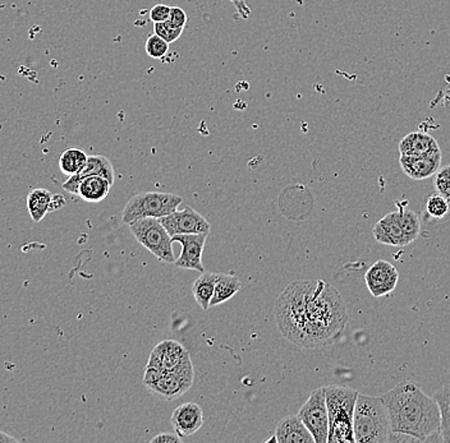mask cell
<instances>
[{"label":"cell","instance_id":"obj_1","mask_svg":"<svg viewBox=\"0 0 450 443\" xmlns=\"http://www.w3.org/2000/svg\"><path fill=\"white\" fill-rule=\"evenodd\" d=\"M275 319L288 341L302 349H317L342 336L348 313L334 286L323 280H299L277 299Z\"/></svg>","mask_w":450,"mask_h":443},{"label":"cell","instance_id":"obj_2","mask_svg":"<svg viewBox=\"0 0 450 443\" xmlns=\"http://www.w3.org/2000/svg\"><path fill=\"white\" fill-rule=\"evenodd\" d=\"M387 406L390 433H403L419 442H441V414L436 400L412 381H403L380 396Z\"/></svg>","mask_w":450,"mask_h":443},{"label":"cell","instance_id":"obj_3","mask_svg":"<svg viewBox=\"0 0 450 443\" xmlns=\"http://www.w3.org/2000/svg\"><path fill=\"white\" fill-rule=\"evenodd\" d=\"M353 434L355 443L389 442L390 422L381 398L358 393L353 412Z\"/></svg>","mask_w":450,"mask_h":443},{"label":"cell","instance_id":"obj_4","mask_svg":"<svg viewBox=\"0 0 450 443\" xmlns=\"http://www.w3.org/2000/svg\"><path fill=\"white\" fill-rule=\"evenodd\" d=\"M323 390L329 415L328 443H355L353 412L358 391L343 386H326Z\"/></svg>","mask_w":450,"mask_h":443},{"label":"cell","instance_id":"obj_5","mask_svg":"<svg viewBox=\"0 0 450 443\" xmlns=\"http://www.w3.org/2000/svg\"><path fill=\"white\" fill-rule=\"evenodd\" d=\"M193 366L192 361H188L171 371H159L155 368L146 367L144 376V385L155 395L171 401L181 398L190 390L193 383Z\"/></svg>","mask_w":450,"mask_h":443},{"label":"cell","instance_id":"obj_6","mask_svg":"<svg viewBox=\"0 0 450 443\" xmlns=\"http://www.w3.org/2000/svg\"><path fill=\"white\" fill-rule=\"evenodd\" d=\"M183 198L171 193L161 192H144L132 197L128 201L122 214V220L124 224L145 219L155 217L160 219L169 215L182 204Z\"/></svg>","mask_w":450,"mask_h":443},{"label":"cell","instance_id":"obj_7","mask_svg":"<svg viewBox=\"0 0 450 443\" xmlns=\"http://www.w3.org/2000/svg\"><path fill=\"white\" fill-rule=\"evenodd\" d=\"M129 230L136 241L146 248L159 261L165 263H174L173 241L171 235L155 217H145L128 224Z\"/></svg>","mask_w":450,"mask_h":443},{"label":"cell","instance_id":"obj_8","mask_svg":"<svg viewBox=\"0 0 450 443\" xmlns=\"http://www.w3.org/2000/svg\"><path fill=\"white\" fill-rule=\"evenodd\" d=\"M297 415L312 434L315 443H328L329 415L323 387H318L312 391Z\"/></svg>","mask_w":450,"mask_h":443},{"label":"cell","instance_id":"obj_9","mask_svg":"<svg viewBox=\"0 0 450 443\" xmlns=\"http://www.w3.org/2000/svg\"><path fill=\"white\" fill-rule=\"evenodd\" d=\"M171 236L178 234H210L209 222L196 209L186 206L182 211L176 209L169 215L158 219Z\"/></svg>","mask_w":450,"mask_h":443},{"label":"cell","instance_id":"obj_10","mask_svg":"<svg viewBox=\"0 0 450 443\" xmlns=\"http://www.w3.org/2000/svg\"><path fill=\"white\" fill-rule=\"evenodd\" d=\"M208 234H178L171 236L173 243L182 246V252L174 265L184 270H195L203 273V252Z\"/></svg>","mask_w":450,"mask_h":443},{"label":"cell","instance_id":"obj_11","mask_svg":"<svg viewBox=\"0 0 450 443\" xmlns=\"http://www.w3.org/2000/svg\"><path fill=\"white\" fill-rule=\"evenodd\" d=\"M398 270L387 261H376L365 275L368 292L375 297H384L395 290L398 285Z\"/></svg>","mask_w":450,"mask_h":443},{"label":"cell","instance_id":"obj_12","mask_svg":"<svg viewBox=\"0 0 450 443\" xmlns=\"http://www.w3.org/2000/svg\"><path fill=\"white\" fill-rule=\"evenodd\" d=\"M188 361H191L190 353L182 344L174 340H164L152 349L147 367L159 371H171Z\"/></svg>","mask_w":450,"mask_h":443},{"label":"cell","instance_id":"obj_13","mask_svg":"<svg viewBox=\"0 0 450 443\" xmlns=\"http://www.w3.org/2000/svg\"><path fill=\"white\" fill-rule=\"evenodd\" d=\"M87 175H100L105 179H108L110 184H114L115 174L113 164L110 160L102 155H94L89 156L86 165L81 170L75 175H70V177L63 183V190H67L70 195L78 196V187L83 177Z\"/></svg>","mask_w":450,"mask_h":443},{"label":"cell","instance_id":"obj_14","mask_svg":"<svg viewBox=\"0 0 450 443\" xmlns=\"http://www.w3.org/2000/svg\"><path fill=\"white\" fill-rule=\"evenodd\" d=\"M400 164L407 177L413 180H424L434 177L441 168V151L417 156L400 155Z\"/></svg>","mask_w":450,"mask_h":443},{"label":"cell","instance_id":"obj_15","mask_svg":"<svg viewBox=\"0 0 450 443\" xmlns=\"http://www.w3.org/2000/svg\"><path fill=\"white\" fill-rule=\"evenodd\" d=\"M171 425L181 438L190 437L203 425V412L196 403H186L174 409Z\"/></svg>","mask_w":450,"mask_h":443},{"label":"cell","instance_id":"obj_16","mask_svg":"<svg viewBox=\"0 0 450 443\" xmlns=\"http://www.w3.org/2000/svg\"><path fill=\"white\" fill-rule=\"evenodd\" d=\"M375 239L387 246L406 247L407 243L400 226V211H393L375 224L373 229Z\"/></svg>","mask_w":450,"mask_h":443},{"label":"cell","instance_id":"obj_17","mask_svg":"<svg viewBox=\"0 0 450 443\" xmlns=\"http://www.w3.org/2000/svg\"><path fill=\"white\" fill-rule=\"evenodd\" d=\"M274 434L278 443H315L299 415H288L279 420Z\"/></svg>","mask_w":450,"mask_h":443},{"label":"cell","instance_id":"obj_18","mask_svg":"<svg viewBox=\"0 0 450 443\" xmlns=\"http://www.w3.org/2000/svg\"><path fill=\"white\" fill-rule=\"evenodd\" d=\"M440 151L438 141L424 132H412L403 137L400 142V155L417 156Z\"/></svg>","mask_w":450,"mask_h":443},{"label":"cell","instance_id":"obj_19","mask_svg":"<svg viewBox=\"0 0 450 443\" xmlns=\"http://www.w3.org/2000/svg\"><path fill=\"white\" fill-rule=\"evenodd\" d=\"M112 184L108 179L100 175H87L83 177L78 187V197L90 203L104 201L110 192Z\"/></svg>","mask_w":450,"mask_h":443},{"label":"cell","instance_id":"obj_20","mask_svg":"<svg viewBox=\"0 0 450 443\" xmlns=\"http://www.w3.org/2000/svg\"><path fill=\"white\" fill-rule=\"evenodd\" d=\"M216 279H218V273L203 271L201 273V276L197 278L192 285L193 297L203 310H208L210 308V302L215 289Z\"/></svg>","mask_w":450,"mask_h":443},{"label":"cell","instance_id":"obj_21","mask_svg":"<svg viewBox=\"0 0 450 443\" xmlns=\"http://www.w3.org/2000/svg\"><path fill=\"white\" fill-rule=\"evenodd\" d=\"M241 290V281L235 276L218 273V279L215 281L214 295L211 297L210 307H215L219 304L228 302L229 299L235 297L237 292Z\"/></svg>","mask_w":450,"mask_h":443},{"label":"cell","instance_id":"obj_22","mask_svg":"<svg viewBox=\"0 0 450 443\" xmlns=\"http://www.w3.org/2000/svg\"><path fill=\"white\" fill-rule=\"evenodd\" d=\"M51 197L53 193L45 188H36L28 193L27 209L33 222H40L46 214H49Z\"/></svg>","mask_w":450,"mask_h":443},{"label":"cell","instance_id":"obj_23","mask_svg":"<svg viewBox=\"0 0 450 443\" xmlns=\"http://www.w3.org/2000/svg\"><path fill=\"white\" fill-rule=\"evenodd\" d=\"M436 400L441 414V423H440V434L441 442L450 443V383L441 387L432 396Z\"/></svg>","mask_w":450,"mask_h":443},{"label":"cell","instance_id":"obj_24","mask_svg":"<svg viewBox=\"0 0 450 443\" xmlns=\"http://www.w3.org/2000/svg\"><path fill=\"white\" fill-rule=\"evenodd\" d=\"M87 158L89 156L86 155V152L77 148V147H70L60 155L59 169L68 177L75 175L86 165Z\"/></svg>","mask_w":450,"mask_h":443},{"label":"cell","instance_id":"obj_25","mask_svg":"<svg viewBox=\"0 0 450 443\" xmlns=\"http://www.w3.org/2000/svg\"><path fill=\"white\" fill-rule=\"evenodd\" d=\"M400 226L403 230V235L406 239L407 246L411 244L419 238V230H421V222L416 212L412 209L406 207H400Z\"/></svg>","mask_w":450,"mask_h":443},{"label":"cell","instance_id":"obj_26","mask_svg":"<svg viewBox=\"0 0 450 443\" xmlns=\"http://www.w3.org/2000/svg\"><path fill=\"white\" fill-rule=\"evenodd\" d=\"M426 212L434 219L440 220L449 212V201L439 193L432 195L426 201Z\"/></svg>","mask_w":450,"mask_h":443},{"label":"cell","instance_id":"obj_27","mask_svg":"<svg viewBox=\"0 0 450 443\" xmlns=\"http://www.w3.org/2000/svg\"><path fill=\"white\" fill-rule=\"evenodd\" d=\"M184 28L171 25V22H156L154 23V33L158 35L159 38L165 40L168 44H171L177 41L178 38L182 36Z\"/></svg>","mask_w":450,"mask_h":443},{"label":"cell","instance_id":"obj_28","mask_svg":"<svg viewBox=\"0 0 450 443\" xmlns=\"http://www.w3.org/2000/svg\"><path fill=\"white\" fill-rule=\"evenodd\" d=\"M145 50L147 55L152 59H163L169 51V44L163 38H159L158 35L152 33L146 40Z\"/></svg>","mask_w":450,"mask_h":443},{"label":"cell","instance_id":"obj_29","mask_svg":"<svg viewBox=\"0 0 450 443\" xmlns=\"http://www.w3.org/2000/svg\"><path fill=\"white\" fill-rule=\"evenodd\" d=\"M434 187L436 193L446 198L450 203V165L436 171L434 175Z\"/></svg>","mask_w":450,"mask_h":443},{"label":"cell","instance_id":"obj_30","mask_svg":"<svg viewBox=\"0 0 450 443\" xmlns=\"http://www.w3.org/2000/svg\"><path fill=\"white\" fill-rule=\"evenodd\" d=\"M169 13H171V6H165V4H156L151 8L150 11V19L154 23L156 22H165L169 18Z\"/></svg>","mask_w":450,"mask_h":443},{"label":"cell","instance_id":"obj_31","mask_svg":"<svg viewBox=\"0 0 450 443\" xmlns=\"http://www.w3.org/2000/svg\"><path fill=\"white\" fill-rule=\"evenodd\" d=\"M168 22H171L173 26L184 28V26L187 25V13L179 6H171Z\"/></svg>","mask_w":450,"mask_h":443},{"label":"cell","instance_id":"obj_32","mask_svg":"<svg viewBox=\"0 0 450 443\" xmlns=\"http://www.w3.org/2000/svg\"><path fill=\"white\" fill-rule=\"evenodd\" d=\"M183 438L179 437L177 433H160L152 438L151 443H181Z\"/></svg>","mask_w":450,"mask_h":443},{"label":"cell","instance_id":"obj_33","mask_svg":"<svg viewBox=\"0 0 450 443\" xmlns=\"http://www.w3.org/2000/svg\"><path fill=\"white\" fill-rule=\"evenodd\" d=\"M65 204H67V201H65L64 196H62V195H53L49 212H54V211H58V209H63Z\"/></svg>","mask_w":450,"mask_h":443},{"label":"cell","instance_id":"obj_34","mask_svg":"<svg viewBox=\"0 0 450 443\" xmlns=\"http://www.w3.org/2000/svg\"><path fill=\"white\" fill-rule=\"evenodd\" d=\"M18 442V439L6 434L4 432L0 431V443Z\"/></svg>","mask_w":450,"mask_h":443}]
</instances>
